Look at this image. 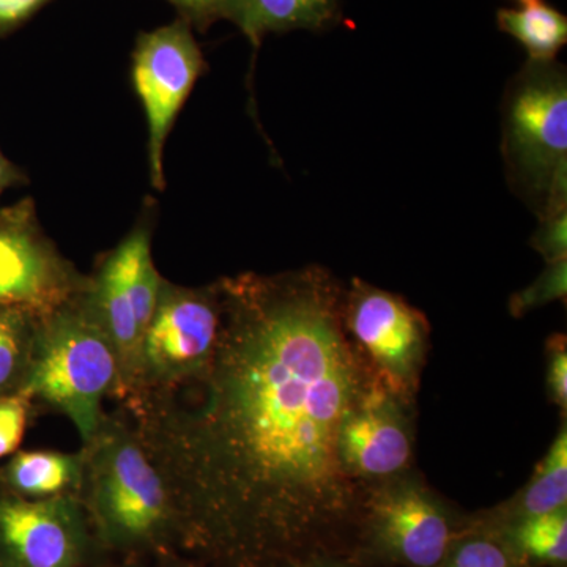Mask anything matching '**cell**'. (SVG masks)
<instances>
[{
  "label": "cell",
  "mask_w": 567,
  "mask_h": 567,
  "mask_svg": "<svg viewBox=\"0 0 567 567\" xmlns=\"http://www.w3.org/2000/svg\"><path fill=\"white\" fill-rule=\"evenodd\" d=\"M344 323L380 380L409 402L427 346L424 315L399 295L353 279L344 290Z\"/></svg>",
  "instance_id": "8"
},
{
  "label": "cell",
  "mask_w": 567,
  "mask_h": 567,
  "mask_svg": "<svg viewBox=\"0 0 567 567\" xmlns=\"http://www.w3.org/2000/svg\"><path fill=\"white\" fill-rule=\"evenodd\" d=\"M205 69L203 51L185 20L142 33L132 78L148 125L152 185L164 189V147L175 118Z\"/></svg>",
  "instance_id": "7"
},
{
  "label": "cell",
  "mask_w": 567,
  "mask_h": 567,
  "mask_svg": "<svg viewBox=\"0 0 567 567\" xmlns=\"http://www.w3.org/2000/svg\"><path fill=\"white\" fill-rule=\"evenodd\" d=\"M114 567H132V566H114Z\"/></svg>",
  "instance_id": "29"
},
{
  "label": "cell",
  "mask_w": 567,
  "mask_h": 567,
  "mask_svg": "<svg viewBox=\"0 0 567 567\" xmlns=\"http://www.w3.org/2000/svg\"><path fill=\"white\" fill-rule=\"evenodd\" d=\"M47 0H0V32L28 20Z\"/></svg>",
  "instance_id": "24"
},
{
  "label": "cell",
  "mask_w": 567,
  "mask_h": 567,
  "mask_svg": "<svg viewBox=\"0 0 567 567\" xmlns=\"http://www.w3.org/2000/svg\"><path fill=\"white\" fill-rule=\"evenodd\" d=\"M295 567H374L361 565V563L353 561V559L346 557H322L309 559V561L301 563Z\"/></svg>",
  "instance_id": "26"
},
{
  "label": "cell",
  "mask_w": 567,
  "mask_h": 567,
  "mask_svg": "<svg viewBox=\"0 0 567 567\" xmlns=\"http://www.w3.org/2000/svg\"><path fill=\"white\" fill-rule=\"evenodd\" d=\"M518 3H520V6H525V3H532V2H535V0H517Z\"/></svg>",
  "instance_id": "28"
},
{
  "label": "cell",
  "mask_w": 567,
  "mask_h": 567,
  "mask_svg": "<svg viewBox=\"0 0 567 567\" xmlns=\"http://www.w3.org/2000/svg\"><path fill=\"white\" fill-rule=\"evenodd\" d=\"M221 316L218 282L183 287L164 279L142 338L136 380L128 394L144 388L173 385L199 374L218 344Z\"/></svg>",
  "instance_id": "6"
},
{
  "label": "cell",
  "mask_w": 567,
  "mask_h": 567,
  "mask_svg": "<svg viewBox=\"0 0 567 567\" xmlns=\"http://www.w3.org/2000/svg\"><path fill=\"white\" fill-rule=\"evenodd\" d=\"M567 507V431L563 425L535 476L520 494L505 505L468 518L477 527L502 532L525 518L544 516Z\"/></svg>",
  "instance_id": "13"
},
{
  "label": "cell",
  "mask_w": 567,
  "mask_h": 567,
  "mask_svg": "<svg viewBox=\"0 0 567 567\" xmlns=\"http://www.w3.org/2000/svg\"><path fill=\"white\" fill-rule=\"evenodd\" d=\"M221 330L199 374L122 401L173 494L178 547L208 567L352 558L365 486L339 432L375 371L319 265L218 281Z\"/></svg>",
  "instance_id": "1"
},
{
  "label": "cell",
  "mask_w": 567,
  "mask_h": 567,
  "mask_svg": "<svg viewBox=\"0 0 567 567\" xmlns=\"http://www.w3.org/2000/svg\"><path fill=\"white\" fill-rule=\"evenodd\" d=\"M39 316L20 308H0V395L21 391L31 364Z\"/></svg>",
  "instance_id": "17"
},
{
  "label": "cell",
  "mask_w": 567,
  "mask_h": 567,
  "mask_svg": "<svg viewBox=\"0 0 567 567\" xmlns=\"http://www.w3.org/2000/svg\"><path fill=\"white\" fill-rule=\"evenodd\" d=\"M406 404L377 377L350 410L339 432V457L353 480L368 484L409 468L413 435Z\"/></svg>",
  "instance_id": "11"
},
{
  "label": "cell",
  "mask_w": 567,
  "mask_h": 567,
  "mask_svg": "<svg viewBox=\"0 0 567 567\" xmlns=\"http://www.w3.org/2000/svg\"><path fill=\"white\" fill-rule=\"evenodd\" d=\"M87 281L41 230L31 199L0 210V308L47 315Z\"/></svg>",
  "instance_id": "9"
},
{
  "label": "cell",
  "mask_w": 567,
  "mask_h": 567,
  "mask_svg": "<svg viewBox=\"0 0 567 567\" xmlns=\"http://www.w3.org/2000/svg\"><path fill=\"white\" fill-rule=\"evenodd\" d=\"M80 499L93 539L118 551L178 547L177 511L171 488L123 413L107 415L81 447Z\"/></svg>",
  "instance_id": "2"
},
{
  "label": "cell",
  "mask_w": 567,
  "mask_h": 567,
  "mask_svg": "<svg viewBox=\"0 0 567 567\" xmlns=\"http://www.w3.org/2000/svg\"><path fill=\"white\" fill-rule=\"evenodd\" d=\"M439 567H525L505 537L477 527L465 517L464 529L451 544Z\"/></svg>",
  "instance_id": "18"
},
{
  "label": "cell",
  "mask_w": 567,
  "mask_h": 567,
  "mask_svg": "<svg viewBox=\"0 0 567 567\" xmlns=\"http://www.w3.org/2000/svg\"><path fill=\"white\" fill-rule=\"evenodd\" d=\"M547 390L551 401L566 410L567 405V350L566 338L555 334L547 342Z\"/></svg>",
  "instance_id": "23"
},
{
  "label": "cell",
  "mask_w": 567,
  "mask_h": 567,
  "mask_svg": "<svg viewBox=\"0 0 567 567\" xmlns=\"http://www.w3.org/2000/svg\"><path fill=\"white\" fill-rule=\"evenodd\" d=\"M496 25L527 50L529 61H555L567 43V18L543 0L496 11Z\"/></svg>",
  "instance_id": "15"
},
{
  "label": "cell",
  "mask_w": 567,
  "mask_h": 567,
  "mask_svg": "<svg viewBox=\"0 0 567 567\" xmlns=\"http://www.w3.org/2000/svg\"><path fill=\"white\" fill-rule=\"evenodd\" d=\"M118 390L117 352L85 289L39 316L21 391L35 404L41 402L69 417L85 445L102 423L104 399L117 398Z\"/></svg>",
  "instance_id": "3"
},
{
  "label": "cell",
  "mask_w": 567,
  "mask_h": 567,
  "mask_svg": "<svg viewBox=\"0 0 567 567\" xmlns=\"http://www.w3.org/2000/svg\"><path fill=\"white\" fill-rule=\"evenodd\" d=\"M93 543L80 496L28 499L0 491V567H82Z\"/></svg>",
  "instance_id": "10"
},
{
  "label": "cell",
  "mask_w": 567,
  "mask_h": 567,
  "mask_svg": "<svg viewBox=\"0 0 567 567\" xmlns=\"http://www.w3.org/2000/svg\"><path fill=\"white\" fill-rule=\"evenodd\" d=\"M162 566L163 567H208L203 563L196 561V559H188L177 557L174 551H166L162 554Z\"/></svg>",
  "instance_id": "27"
},
{
  "label": "cell",
  "mask_w": 567,
  "mask_h": 567,
  "mask_svg": "<svg viewBox=\"0 0 567 567\" xmlns=\"http://www.w3.org/2000/svg\"><path fill=\"white\" fill-rule=\"evenodd\" d=\"M464 525L465 517L405 473L368 483L350 559L374 567H439Z\"/></svg>",
  "instance_id": "5"
},
{
  "label": "cell",
  "mask_w": 567,
  "mask_h": 567,
  "mask_svg": "<svg viewBox=\"0 0 567 567\" xmlns=\"http://www.w3.org/2000/svg\"><path fill=\"white\" fill-rule=\"evenodd\" d=\"M341 0H238L235 24L259 47L265 33L322 32L341 21Z\"/></svg>",
  "instance_id": "14"
},
{
  "label": "cell",
  "mask_w": 567,
  "mask_h": 567,
  "mask_svg": "<svg viewBox=\"0 0 567 567\" xmlns=\"http://www.w3.org/2000/svg\"><path fill=\"white\" fill-rule=\"evenodd\" d=\"M502 155L509 188L537 219L567 208V71L529 61L507 84Z\"/></svg>",
  "instance_id": "4"
},
{
  "label": "cell",
  "mask_w": 567,
  "mask_h": 567,
  "mask_svg": "<svg viewBox=\"0 0 567 567\" xmlns=\"http://www.w3.org/2000/svg\"><path fill=\"white\" fill-rule=\"evenodd\" d=\"M189 25L205 29L215 21L229 20L235 22L238 0H169Z\"/></svg>",
  "instance_id": "22"
},
{
  "label": "cell",
  "mask_w": 567,
  "mask_h": 567,
  "mask_svg": "<svg viewBox=\"0 0 567 567\" xmlns=\"http://www.w3.org/2000/svg\"><path fill=\"white\" fill-rule=\"evenodd\" d=\"M25 182L24 174L21 173L20 167L14 166L13 163L3 155L0 151V197L7 192V189L13 188V186L21 185Z\"/></svg>",
  "instance_id": "25"
},
{
  "label": "cell",
  "mask_w": 567,
  "mask_h": 567,
  "mask_svg": "<svg viewBox=\"0 0 567 567\" xmlns=\"http://www.w3.org/2000/svg\"><path fill=\"white\" fill-rule=\"evenodd\" d=\"M498 533L525 567L567 566V507L525 518Z\"/></svg>",
  "instance_id": "16"
},
{
  "label": "cell",
  "mask_w": 567,
  "mask_h": 567,
  "mask_svg": "<svg viewBox=\"0 0 567 567\" xmlns=\"http://www.w3.org/2000/svg\"><path fill=\"white\" fill-rule=\"evenodd\" d=\"M35 412V402L24 391L0 395V458L20 450Z\"/></svg>",
  "instance_id": "20"
},
{
  "label": "cell",
  "mask_w": 567,
  "mask_h": 567,
  "mask_svg": "<svg viewBox=\"0 0 567 567\" xmlns=\"http://www.w3.org/2000/svg\"><path fill=\"white\" fill-rule=\"evenodd\" d=\"M567 292V259L547 264L535 281L520 292L514 293L509 300V311L514 317H522L533 309L565 300Z\"/></svg>",
  "instance_id": "19"
},
{
  "label": "cell",
  "mask_w": 567,
  "mask_h": 567,
  "mask_svg": "<svg viewBox=\"0 0 567 567\" xmlns=\"http://www.w3.org/2000/svg\"><path fill=\"white\" fill-rule=\"evenodd\" d=\"M84 453L29 450L11 454L0 465V491L28 499L80 496Z\"/></svg>",
  "instance_id": "12"
},
{
  "label": "cell",
  "mask_w": 567,
  "mask_h": 567,
  "mask_svg": "<svg viewBox=\"0 0 567 567\" xmlns=\"http://www.w3.org/2000/svg\"><path fill=\"white\" fill-rule=\"evenodd\" d=\"M532 246L547 264L567 259V208L539 218V227L533 234Z\"/></svg>",
  "instance_id": "21"
}]
</instances>
